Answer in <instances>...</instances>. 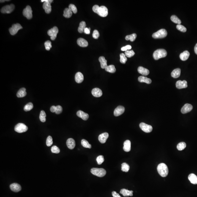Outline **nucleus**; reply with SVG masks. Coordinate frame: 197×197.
I'll use <instances>...</instances> for the list:
<instances>
[{"mask_svg": "<svg viewBox=\"0 0 197 197\" xmlns=\"http://www.w3.org/2000/svg\"><path fill=\"white\" fill-rule=\"evenodd\" d=\"M53 139L51 136H49L46 141V144L48 146H50L53 144Z\"/></svg>", "mask_w": 197, "mask_h": 197, "instance_id": "obj_46", "label": "nucleus"}, {"mask_svg": "<svg viewBox=\"0 0 197 197\" xmlns=\"http://www.w3.org/2000/svg\"><path fill=\"white\" fill-rule=\"evenodd\" d=\"M84 78V76L81 72H78L76 74L75 76V80L76 83H80L83 81Z\"/></svg>", "mask_w": 197, "mask_h": 197, "instance_id": "obj_21", "label": "nucleus"}, {"mask_svg": "<svg viewBox=\"0 0 197 197\" xmlns=\"http://www.w3.org/2000/svg\"><path fill=\"white\" fill-rule=\"evenodd\" d=\"M171 20L174 23L177 24H180L181 23V20L175 15H173L171 17Z\"/></svg>", "mask_w": 197, "mask_h": 197, "instance_id": "obj_36", "label": "nucleus"}, {"mask_svg": "<svg viewBox=\"0 0 197 197\" xmlns=\"http://www.w3.org/2000/svg\"><path fill=\"white\" fill-rule=\"evenodd\" d=\"M125 111V108L123 106H120L117 107L114 111V115L115 117H118L122 114Z\"/></svg>", "mask_w": 197, "mask_h": 197, "instance_id": "obj_13", "label": "nucleus"}, {"mask_svg": "<svg viewBox=\"0 0 197 197\" xmlns=\"http://www.w3.org/2000/svg\"><path fill=\"white\" fill-rule=\"evenodd\" d=\"M91 172L93 175L100 177L104 176L106 173L105 169L98 168H92L91 169Z\"/></svg>", "mask_w": 197, "mask_h": 197, "instance_id": "obj_3", "label": "nucleus"}, {"mask_svg": "<svg viewBox=\"0 0 197 197\" xmlns=\"http://www.w3.org/2000/svg\"><path fill=\"white\" fill-rule=\"evenodd\" d=\"M132 47L130 45H127L125 46L122 47L121 48V50L123 51H128V50H130L131 49Z\"/></svg>", "mask_w": 197, "mask_h": 197, "instance_id": "obj_52", "label": "nucleus"}, {"mask_svg": "<svg viewBox=\"0 0 197 197\" xmlns=\"http://www.w3.org/2000/svg\"><path fill=\"white\" fill-rule=\"evenodd\" d=\"M68 8L72 11L73 12V13L76 14L77 13V8L76 6L73 4H70L69 5V8Z\"/></svg>", "mask_w": 197, "mask_h": 197, "instance_id": "obj_44", "label": "nucleus"}, {"mask_svg": "<svg viewBox=\"0 0 197 197\" xmlns=\"http://www.w3.org/2000/svg\"><path fill=\"white\" fill-rule=\"evenodd\" d=\"M130 169V166L128 163H123L122 164L121 170L124 172H128Z\"/></svg>", "mask_w": 197, "mask_h": 197, "instance_id": "obj_37", "label": "nucleus"}, {"mask_svg": "<svg viewBox=\"0 0 197 197\" xmlns=\"http://www.w3.org/2000/svg\"><path fill=\"white\" fill-rule=\"evenodd\" d=\"M46 114L45 112L43 110H42L41 111L40 115V119L41 121L43 122H45L46 120Z\"/></svg>", "mask_w": 197, "mask_h": 197, "instance_id": "obj_38", "label": "nucleus"}, {"mask_svg": "<svg viewBox=\"0 0 197 197\" xmlns=\"http://www.w3.org/2000/svg\"><path fill=\"white\" fill-rule=\"evenodd\" d=\"M44 45H45L46 49L47 51H49L51 48L52 47L51 42L49 41H46L45 43H44Z\"/></svg>", "mask_w": 197, "mask_h": 197, "instance_id": "obj_48", "label": "nucleus"}, {"mask_svg": "<svg viewBox=\"0 0 197 197\" xmlns=\"http://www.w3.org/2000/svg\"><path fill=\"white\" fill-rule=\"evenodd\" d=\"M120 62L122 64H125L128 60L125 54H124L123 53H121L120 54Z\"/></svg>", "mask_w": 197, "mask_h": 197, "instance_id": "obj_42", "label": "nucleus"}, {"mask_svg": "<svg viewBox=\"0 0 197 197\" xmlns=\"http://www.w3.org/2000/svg\"><path fill=\"white\" fill-rule=\"evenodd\" d=\"M138 80L141 83H145L147 84H150L152 82L151 79L144 76H139L138 78Z\"/></svg>", "mask_w": 197, "mask_h": 197, "instance_id": "obj_26", "label": "nucleus"}, {"mask_svg": "<svg viewBox=\"0 0 197 197\" xmlns=\"http://www.w3.org/2000/svg\"><path fill=\"white\" fill-rule=\"evenodd\" d=\"M113 197H122L120 196L119 193H117L115 191H113L112 193Z\"/></svg>", "mask_w": 197, "mask_h": 197, "instance_id": "obj_54", "label": "nucleus"}, {"mask_svg": "<svg viewBox=\"0 0 197 197\" xmlns=\"http://www.w3.org/2000/svg\"><path fill=\"white\" fill-rule=\"evenodd\" d=\"M194 51H195V53L197 54V43H196V45L195 46V48H194Z\"/></svg>", "mask_w": 197, "mask_h": 197, "instance_id": "obj_57", "label": "nucleus"}, {"mask_svg": "<svg viewBox=\"0 0 197 197\" xmlns=\"http://www.w3.org/2000/svg\"><path fill=\"white\" fill-rule=\"evenodd\" d=\"M99 7H100L97 5H95L94 6L93 8H92V10H93V11L94 13L97 14L98 10L99 9Z\"/></svg>", "mask_w": 197, "mask_h": 197, "instance_id": "obj_53", "label": "nucleus"}, {"mask_svg": "<svg viewBox=\"0 0 197 197\" xmlns=\"http://www.w3.org/2000/svg\"><path fill=\"white\" fill-rule=\"evenodd\" d=\"M33 108V105L31 102L28 103L25 106L24 110L25 111H28L32 109Z\"/></svg>", "mask_w": 197, "mask_h": 197, "instance_id": "obj_40", "label": "nucleus"}, {"mask_svg": "<svg viewBox=\"0 0 197 197\" xmlns=\"http://www.w3.org/2000/svg\"><path fill=\"white\" fill-rule=\"evenodd\" d=\"M10 188L12 191L16 192H19L21 189V185L16 183L11 184L10 185Z\"/></svg>", "mask_w": 197, "mask_h": 197, "instance_id": "obj_18", "label": "nucleus"}, {"mask_svg": "<svg viewBox=\"0 0 197 197\" xmlns=\"http://www.w3.org/2000/svg\"><path fill=\"white\" fill-rule=\"evenodd\" d=\"M27 93L26 92V89L25 88H22L20 89L17 92V96L18 97L21 98L25 96L26 95Z\"/></svg>", "mask_w": 197, "mask_h": 197, "instance_id": "obj_30", "label": "nucleus"}, {"mask_svg": "<svg viewBox=\"0 0 197 197\" xmlns=\"http://www.w3.org/2000/svg\"><path fill=\"white\" fill-rule=\"evenodd\" d=\"M41 2H44L43 5V8L45 10L46 13L49 14L51 11V3L53 2V0H42Z\"/></svg>", "mask_w": 197, "mask_h": 197, "instance_id": "obj_5", "label": "nucleus"}, {"mask_svg": "<svg viewBox=\"0 0 197 197\" xmlns=\"http://www.w3.org/2000/svg\"><path fill=\"white\" fill-rule=\"evenodd\" d=\"M15 9V6L13 4L5 6L1 9V12L3 14H10Z\"/></svg>", "mask_w": 197, "mask_h": 197, "instance_id": "obj_10", "label": "nucleus"}, {"mask_svg": "<svg viewBox=\"0 0 197 197\" xmlns=\"http://www.w3.org/2000/svg\"><path fill=\"white\" fill-rule=\"evenodd\" d=\"M84 33H86V34H89L90 33V30H89V28H87V27H86V28H85V29H84Z\"/></svg>", "mask_w": 197, "mask_h": 197, "instance_id": "obj_55", "label": "nucleus"}, {"mask_svg": "<svg viewBox=\"0 0 197 197\" xmlns=\"http://www.w3.org/2000/svg\"><path fill=\"white\" fill-rule=\"evenodd\" d=\"M99 60L101 63V67L102 69H105L107 66V61L106 60L105 57L103 56H101L99 59Z\"/></svg>", "mask_w": 197, "mask_h": 197, "instance_id": "obj_28", "label": "nucleus"}, {"mask_svg": "<svg viewBox=\"0 0 197 197\" xmlns=\"http://www.w3.org/2000/svg\"><path fill=\"white\" fill-rule=\"evenodd\" d=\"M62 111V108L61 106L60 105L56 106V110L55 113L57 114H61Z\"/></svg>", "mask_w": 197, "mask_h": 197, "instance_id": "obj_50", "label": "nucleus"}, {"mask_svg": "<svg viewBox=\"0 0 197 197\" xmlns=\"http://www.w3.org/2000/svg\"><path fill=\"white\" fill-rule=\"evenodd\" d=\"M135 53L133 50L127 51H125V54L127 57L130 58L135 55Z\"/></svg>", "mask_w": 197, "mask_h": 197, "instance_id": "obj_43", "label": "nucleus"}, {"mask_svg": "<svg viewBox=\"0 0 197 197\" xmlns=\"http://www.w3.org/2000/svg\"><path fill=\"white\" fill-rule=\"evenodd\" d=\"M190 56V53L188 51H186L181 53L180 55V59L182 61H185L188 60Z\"/></svg>", "mask_w": 197, "mask_h": 197, "instance_id": "obj_24", "label": "nucleus"}, {"mask_svg": "<svg viewBox=\"0 0 197 197\" xmlns=\"http://www.w3.org/2000/svg\"><path fill=\"white\" fill-rule=\"evenodd\" d=\"M105 69L107 72L111 73H114L116 71V68H115L114 65H113L107 66L105 68Z\"/></svg>", "mask_w": 197, "mask_h": 197, "instance_id": "obj_34", "label": "nucleus"}, {"mask_svg": "<svg viewBox=\"0 0 197 197\" xmlns=\"http://www.w3.org/2000/svg\"><path fill=\"white\" fill-rule=\"evenodd\" d=\"M56 110V106H52L51 107V109H50V110H51V112H55Z\"/></svg>", "mask_w": 197, "mask_h": 197, "instance_id": "obj_56", "label": "nucleus"}, {"mask_svg": "<svg viewBox=\"0 0 197 197\" xmlns=\"http://www.w3.org/2000/svg\"><path fill=\"white\" fill-rule=\"evenodd\" d=\"M109 137V134L107 133H104L100 134L98 137L99 142L102 144H104L106 141Z\"/></svg>", "mask_w": 197, "mask_h": 197, "instance_id": "obj_16", "label": "nucleus"}, {"mask_svg": "<svg viewBox=\"0 0 197 197\" xmlns=\"http://www.w3.org/2000/svg\"><path fill=\"white\" fill-rule=\"evenodd\" d=\"M92 95L95 97H100L102 96L103 94L102 91L99 88H94L92 91Z\"/></svg>", "mask_w": 197, "mask_h": 197, "instance_id": "obj_17", "label": "nucleus"}, {"mask_svg": "<svg viewBox=\"0 0 197 197\" xmlns=\"http://www.w3.org/2000/svg\"><path fill=\"white\" fill-rule=\"evenodd\" d=\"M59 32V29L57 27H54L53 28L49 30L48 32V34L51 36V38L52 40H54L56 38L57 34Z\"/></svg>", "mask_w": 197, "mask_h": 197, "instance_id": "obj_7", "label": "nucleus"}, {"mask_svg": "<svg viewBox=\"0 0 197 197\" xmlns=\"http://www.w3.org/2000/svg\"><path fill=\"white\" fill-rule=\"evenodd\" d=\"M51 150L52 153H56V154H58L60 152V150L58 147L56 146H52L51 149Z\"/></svg>", "mask_w": 197, "mask_h": 197, "instance_id": "obj_49", "label": "nucleus"}, {"mask_svg": "<svg viewBox=\"0 0 197 197\" xmlns=\"http://www.w3.org/2000/svg\"><path fill=\"white\" fill-rule=\"evenodd\" d=\"M137 37V35L135 33H133L132 34L130 35H128L126 36L125 39L126 40H130L131 42H133L136 40Z\"/></svg>", "mask_w": 197, "mask_h": 197, "instance_id": "obj_35", "label": "nucleus"}, {"mask_svg": "<svg viewBox=\"0 0 197 197\" xmlns=\"http://www.w3.org/2000/svg\"><path fill=\"white\" fill-rule=\"evenodd\" d=\"M176 85V88L179 89L185 88L187 87V82L185 80H179L177 81Z\"/></svg>", "mask_w": 197, "mask_h": 197, "instance_id": "obj_15", "label": "nucleus"}, {"mask_svg": "<svg viewBox=\"0 0 197 197\" xmlns=\"http://www.w3.org/2000/svg\"><path fill=\"white\" fill-rule=\"evenodd\" d=\"M167 52L165 49H160L156 50L153 54V57L155 60H158L161 58L166 56Z\"/></svg>", "mask_w": 197, "mask_h": 197, "instance_id": "obj_2", "label": "nucleus"}, {"mask_svg": "<svg viewBox=\"0 0 197 197\" xmlns=\"http://www.w3.org/2000/svg\"><path fill=\"white\" fill-rule=\"evenodd\" d=\"M188 179L192 184H197V176L194 174H190L188 176Z\"/></svg>", "mask_w": 197, "mask_h": 197, "instance_id": "obj_29", "label": "nucleus"}, {"mask_svg": "<svg viewBox=\"0 0 197 197\" xmlns=\"http://www.w3.org/2000/svg\"><path fill=\"white\" fill-rule=\"evenodd\" d=\"M133 191L132 190H129L125 189H122L120 190V193L125 197H128L129 196H133Z\"/></svg>", "mask_w": 197, "mask_h": 197, "instance_id": "obj_23", "label": "nucleus"}, {"mask_svg": "<svg viewBox=\"0 0 197 197\" xmlns=\"http://www.w3.org/2000/svg\"><path fill=\"white\" fill-rule=\"evenodd\" d=\"M28 128L25 124L19 123L15 126L14 130L17 133H22L26 132L28 130Z\"/></svg>", "mask_w": 197, "mask_h": 197, "instance_id": "obj_6", "label": "nucleus"}, {"mask_svg": "<svg viewBox=\"0 0 197 197\" xmlns=\"http://www.w3.org/2000/svg\"><path fill=\"white\" fill-rule=\"evenodd\" d=\"M138 72L144 76H147L149 74V71L147 69L142 67H139L138 68Z\"/></svg>", "mask_w": 197, "mask_h": 197, "instance_id": "obj_27", "label": "nucleus"}, {"mask_svg": "<svg viewBox=\"0 0 197 197\" xmlns=\"http://www.w3.org/2000/svg\"><path fill=\"white\" fill-rule=\"evenodd\" d=\"M97 14L101 17H105L108 15V10L105 6H102L99 7Z\"/></svg>", "mask_w": 197, "mask_h": 197, "instance_id": "obj_11", "label": "nucleus"}, {"mask_svg": "<svg viewBox=\"0 0 197 197\" xmlns=\"http://www.w3.org/2000/svg\"><path fill=\"white\" fill-rule=\"evenodd\" d=\"M131 142L130 140L125 141L123 144V150L126 152H129L131 150Z\"/></svg>", "mask_w": 197, "mask_h": 197, "instance_id": "obj_25", "label": "nucleus"}, {"mask_svg": "<svg viewBox=\"0 0 197 197\" xmlns=\"http://www.w3.org/2000/svg\"><path fill=\"white\" fill-rule=\"evenodd\" d=\"M186 144L184 142H181L179 143L177 145V149L179 151H181V150H184L185 148L186 147Z\"/></svg>", "mask_w": 197, "mask_h": 197, "instance_id": "obj_41", "label": "nucleus"}, {"mask_svg": "<svg viewBox=\"0 0 197 197\" xmlns=\"http://www.w3.org/2000/svg\"><path fill=\"white\" fill-rule=\"evenodd\" d=\"M72 15V12L69 8L65 9L64 11L63 16L66 18H69Z\"/></svg>", "mask_w": 197, "mask_h": 197, "instance_id": "obj_32", "label": "nucleus"}, {"mask_svg": "<svg viewBox=\"0 0 197 197\" xmlns=\"http://www.w3.org/2000/svg\"><path fill=\"white\" fill-rule=\"evenodd\" d=\"M100 36L99 32L96 30H94L93 32V34H92V37L94 39H97Z\"/></svg>", "mask_w": 197, "mask_h": 197, "instance_id": "obj_51", "label": "nucleus"}, {"mask_svg": "<svg viewBox=\"0 0 197 197\" xmlns=\"http://www.w3.org/2000/svg\"><path fill=\"white\" fill-rule=\"evenodd\" d=\"M77 115L78 117L84 120H86L88 119L89 115L87 113L84 112L83 111L79 110L77 112Z\"/></svg>", "mask_w": 197, "mask_h": 197, "instance_id": "obj_20", "label": "nucleus"}, {"mask_svg": "<svg viewBox=\"0 0 197 197\" xmlns=\"http://www.w3.org/2000/svg\"><path fill=\"white\" fill-rule=\"evenodd\" d=\"M181 74V69L180 68H177L173 70L171 73V77L174 78H177L180 76Z\"/></svg>", "mask_w": 197, "mask_h": 197, "instance_id": "obj_31", "label": "nucleus"}, {"mask_svg": "<svg viewBox=\"0 0 197 197\" xmlns=\"http://www.w3.org/2000/svg\"><path fill=\"white\" fill-rule=\"evenodd\" d=\"M168 33L165 29H161L156 32L153 33L152 37L154 39L163 38L165 37L167 35Z\"/></svg>", "mask_w": 197, "mask_h": 197, "instance_id": "obj_4", "label": "nucleus"}, {"mask_svg": "<svg viewBox=\"0 0 197 197\" xmlns=\"http://www.w3.org/2000/svg\"><path fill=\"white\" fill-rule=\"evenodd\" d=\"M77 43L79 46L82 47H87L88 45L87 41L83 38H79L77 40Z\"/></svg>", "mask_w": 197, "mask_h": 197, "instance_id": "obj_22", "label": "nucleus"}, {"mask_svg": "<svg viewBox=\"0 0 197 197\" xmlns=\"http://www.w3.org/2000/svg\"><path fill=\"white\" fill-rule=\"evenodd\" d=\"M23 14L24 16L26 17L27 19H30L32 18L33 17L32 10L30 6H27L24 9Z\"/></svg>", "mask_w": 197, "mask_h": 197, "instance_id": "obj_9", "label": "nucleus"}, {"mask_svg": "<svg viewBox=\"0 0 197 197\" xmlns=\"http://www.w3.org/2000/svg\"><path fill=\"white\" fill-rule=\"evenodd\" d=\"M176 28L177 30L182 32H185L187 31V29L183 25L180 24L177 25L176 26Z\"/></svg>", "mask_w": 197, "mask_h": 197, "instance_id": "obj_45", "label": "nucleus"}, {"mask_svg": "<svg viewBox=\"0 0 197 197\" xmlns=\"http://www.w3.org/2000/svg\"><path fill=\"white\" fill-rule=\"evenodd\" d=\"M158 173L162 177H166L168 174L169 170L168 166L164 163H161L157 168Z\"/></svg>", "mask_w": 197, "mask_h": 197, "instance_id": "obj_1", "label": "nucleus"}, {"mask_svg": "<svg viewBox=\"0 0 197 197\" xmlns=\"http://www.w3.org/2000/svg\"><path fill=\"white\" fill-rule=\"evenodd\" d=\"M81 144L82 146L85 148H88L90 149L91 148V145L88 142V141L86 139H83L81 140Z\"/></svg>", "mask_w": 197, "mask_h": 197, "instance_id": "obj_39", "label": "nucleus"}, {"mask_svg": "<svg viewBox=\"0 0 197 197\" xmlns=\"http://www.w3.org/2000/svg\"><path fill=\"white\" fill-rule=\"evenodd\" d=\"M139 127L145 133H150L153 130V128L151 126L147 125L144 123H141L139 124Z\"/></svg>", "mask_w": 197, "mask_h": 197, "instance_id": "obj_12", "label": "nucleus"}, {"mask_svg": "<svg viewBox=\"0 0 197 197\" xmlns=\"http://www.w3.org/2000/svg\"><path fill=\"white\" fill-rule=\"evenodd\" d=\"M86 25L84 21H82L80 23L78 29V31L80 33H83L84 32V29L86 28Z\"/></svg>", "mask_w": 197, "mask_h": 197, "instance_id": "obj_33", "label": "nucleus"}, {"mask_svg": "<svg viewBox=\"0 0 197 197\" xmlns=\"http://www.w3.org/2000/svg\"><path fill=\"white\" fill-rule=\"evenodd\" d=\"M193 106L189 104H185L182 108L181 112L182 114H185L190 112L192 110Z\"/></svg>", "mask_w": 197, "mask_h": 197, "instance_id": "obj_14", "label": "nucleus"}, {"mask_svg": "<svg viewBox=\"0 0 197 197\" xmlns=\"http://www.w3.org/2000/svg\"><path fill=\"white\" fill-rule=\"evenodd\" d=\"M67 145L70 149H73L75 146V142L73 139L70 138L67 140Z\"/></svg>", "mask_w": 197, "mask_h": 197, "instance_id": "obj_19", "label": "nucleus"}, {"mask_svg": "<svg viewBox=\"0 0 197 197\" xmlns=\"http://www.w3.org/2000/svg\"><path fill=\"white\" fill-rule=\"evenodd\" d=\"M97 162L99 165H101L104 161V159L103 155H99L96 158Z\"/></svg>", "mask_w": 197, "mask_h": 197, "instance_id": "obj_47", "label": "nucleus"}, {"mask_svg": "<svg viewBox=\"0 0 197 197\" xmlns=\"http://www.w3.org/2000/svg\"><path fill=\"white\" fill-rule=\"evenodd\" d=\"M22 29V27L19 24H13L12 27L9 29V32L11 34L14 35L18 32V31L21 29Z\"/></svg>", "mask_w": 197, "mask_h": 197, "instance_id": "obj_8", "label": "nucleus"}]
</instances>
